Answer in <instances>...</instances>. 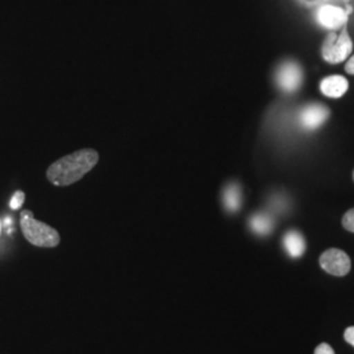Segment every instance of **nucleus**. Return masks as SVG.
I'll list each match as a JSON object with an SVG mask.
<instances>
[{
	"mask_svg": "<svg viewBox=\"0 0 354 354\" xmlns=\"http://www.w3.org/2000/svg\"><path fill=\"white\" fill-rule=\"evenodd\" d=\"M99 152L83 149L58 159L48 168L46 177L55 187H68L82 180L99 163Z\"/></svg>",
	"mask_w": 354,
	"mask_h": 354,
	"instance_id": "1",
	"label": "nucleus"
},
{
	"mask_svg": "<svg viewBox=\"0 0 354 354\" xmlns=\"http://www.w3.org/2000/svg\"><path fill=\"white\" fill-rule=\"evenodd\" d=\"M20 226L26 241L36 247L54 248L61 243L58 231L49 225L37 221L30 210L21 212Z\"/></svg>",
	"mask_w": 354,
	"mask_h": 354,
	"instance_id": "2",
	"label": "nucleus"
},
{
	"mask_svg": "<svg viewBox=\"0 0 354 354\" xmlns=\"http://www.w3.org/2000/svg\"><path fill=\"white\" fill-rule=\"evenodd\" d=\"M353 51V41L349 36L348 28L344 26L342 32H330L322 45V57L330 64H342Z\"/></svg>",
	"mask_w": 354,
	"mask_h": 354,
	"instance_id": "3",
	"label": "nucleus"
},
{
	"mask_svg": "<svg viewBox=\"0 0 354 354\" xmlns=\"http://www.w3.org/2000/svg\"><path fill=\"white\" fill-rule=\"evenodd\" d=\"M276 83L285 93H294L304 84V70L292 59L283 61L276 71Z\"/></svg>",
	"mask_w": 354,
	"mask_h": 354,
	"instance_id": "4",
	"label": "nucleus"
},
{
	"mask_svg": "<svg viewBox=\"0 0 354 354\" xmlns=\"http://www.w3.org/2000/svg\"><path fill=\"white\" fill-rule=\"evenodd\" d=\"M329 117L330 111L327 105L320 102H310L299 111L298 121L306 131H317L328 121Z\"/></svg>",
	"mask_w": 354,
	"mask_h": 354,
	"instance_id": "5",
	"label": "nucleus"
},
{
	"mask_svg": "<svg viewBox=\"0 0 354 354\" xmlns=\"http://www.w3.org/2000/svg\"><path fill=\"white\" fill-rule=\"evenodd\" d=\"M320 266L332 276L336 277H344L349 273L351 270V259L346 253L337 250V248H330L320 256Z\"/></svg>",
	"mask_w": 354,
	"mask_h": 354,
	"instance_id": "6",
	"label": "nucleus"
},
{
	"mask_svg": "<svg viewBox=\"0 0 354 354\" xmlns=\"http://www.w3.org/2000/svg\"><path fill=\"white\" fill-rule=\"evenodd\" d=\"M317 23L330 32H336L348 24L349 13L340 7L326 4L319 8L317 13Z\"/></svg>",
	"mask_w": 354,
	"mask_h": 354,
	"instance_id": "7",
	"label": "nucleus"
},
{
	"mask_svg": "<svg viewBox=\"0 0 354 354\" xmlns=\"http://www.w3.org/2000/svg\"><path fill=\"white\" fill-rule=\"evenodd\" d=\"M349 89V82L342 75L326 76L320 82V92L329 99H340Z\"/></svg>",
	"mask_w": 354,
	"mask_h": 354,
	"instance_id": "8",
	"label": "nucleus"
},
{
	"mask_svg": "<svg viewBox=\"0 0 354 354\" xmlns=\"http://www.w3.org/2000/svg\"><path fill=\"white\" fill-rule=\"evenodd\" d=\"M282 244H283L285 251L292 259H299L306 252V241H304V235L297 230L288 231L283 235Z\"/></svg>",
	"mask_w": 354,
	"mask_h": 354,
	"instance_id": "9",
	"label": "nucleus"
},
{
	"mask_svg": "<svg viewBox=\"0 0 354 354\" xmlns=\"http://www.w3.org/2000/svg\"><path fill=\"white\" fill-rule=\"evenodd\" d=\"M273 227H274V222L270 215L261 213V214L253 215L251 219V228L259 235L264 236L270 234L273 231Z\"/></svg>",
	"mask_w": 354,
	"mask_h": 354,
	"instance_id": "10",
	"label": "nucleus"
},
{
	"mask_svg": "<svg viewBox=\"0 0 354 354\" xmlns=\"http://www.w3.org/2000/svg\"><path fill=\"white\" fill-rule=\"evenodd\" d=\"M241 189L236 185H230L225 192V205L230 212L241 209Z\"/></svg>",
	"mask_w": 354,
	"mask_h": 354,
	"instance_id": "11",
	"label": "nucleus"
},
{
	"mask_svg": "<svg viewBox=\"0 0 354 354\" xmlns=\"http://www.w3.org/2000/svg\"><path fill=\"white\" fill-rule=\"evenodd\" d=\"M24 201H26V193L21 192V190H17V192L13 194L12 198H11L10 206H11L12 210H17V209H20V207L23 206Z\"/></svg>",
	"mask_w": 354,
	"mask_h": 354,
	"instance_id": "12",
	"label": "nucleus"
},
{
	"mask_svg": "<svg viewBox=\"0 0 354 354\" xmlns=\"http://www.w3.org/2000/svg\"><path fill=\"white\" fill-rule=\"evenodd\" d=\"M342 226L345 230L354 232V207L342 216Z\"/></svg>",
	"mask_w": 354,
	"mask_h": 354,
	"instance_id": "13",
	"label": "nucleus"
},
{
	"mask_svg": "<svg viewBox=\"0 0 354 354\" xmlns=\"http://www.w3.org/2000/svg\"><path fill=\"white\" fill-rule=\"evenodd\" d=\"M315 354H335L333 349L329 346L328 344L323 342V344H319L317 349H315Z\"/></svg>",
	"mask_w": 354,
	"mask_h": 354,
	"instance_id": "14",
	"label": "nucleus"
},
{
	"mask_svg": "<svg viewBox=\"0 0 354 354\" xmlns=\"http://www.w3.org/2000/svg\"><path fill=\"white\" fill-rule=\"evenodd\" d=\"M344 337L348 344H351L352 346H354V327H349L345 330L344 333Z\"/></svg>",
	"mask_w": 354,
	"mask_h": 354,
	"instance_id": "15",
	"label": "nucleus"
},
{
	"mask_svg": "<svg viewBox=\"0 0 354 354\" xmlns=\"http://www.w3.org/2000/svg\"><path fill=\"white\" fill-rule=\"evenodd\" d=\"M345 71L349 75H354V55H352L351 58H348V61L345 64Z\"/></svg>",
	"mask_w": 354,
	"mask_h": 354,
	"instance_id": "16",
	"label": "nucleus"
},
{
	"mask_svg": "<svg viewBox=\"0 0 354 354\" xmlns=\"http://www.w3.org/2000/svg\"><path fill=\"white\" fill-rule=\"evenodd\" d=\"M0 232H1V221H0Z\"/></svg>",
	"mask_w": 354,
	"mask_h": 354,
	"instance_id": "17",
	"label": "nucleus"
},
{
	"mask_svg": "<svg viewBox=\"0 0 354 354\" xmlns=\"http://www.w3.org/2000/svg\"><path fill=\"white\" fill-rule=\"evenodd\" d=\"M344 1H345V3H349V0H344Z\"/></svg>",
	"mask_w": 354,
	"mask_h": 354,
	"instance_id": "18",
	"label": "nucleus"
},
{
	"mask_svg": "<svg viewBox=\"0 0 354 354\" xmlns=\"http://www.w3.org/2000/svg\"><path fill=\"white\" fill-rule=\"evenodd\" d=\"M353 180H354V171H353Z\"/></svg>",
	"mask_w": 354,
	"mask_h": 354,
	"instance_id": "19",
	"label": "nucleus"
}]
</instances>
